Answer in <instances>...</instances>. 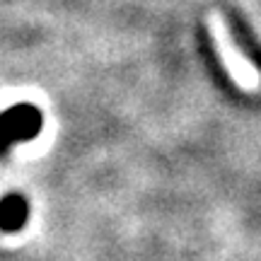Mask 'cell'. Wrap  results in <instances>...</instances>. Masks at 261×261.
<instances>
[{
	"instance_id": "obj_1",
	"label": "cell",
	"mask_w": 261,
	"mask_h": 261,
	"mask_svg": "<svg viewBox=\"0 0 261 261\" xmlns=\"http://www.w3.org/2000/svg\"><path fill=\"white\" fill-rule=\"evenodd\" d=\"M211 39H213L215 48H218V56L223 61L227 75L240 85V90H244V92H259L261 90L259 68L242 54L237 39L232 37V32H230V27H227V22L223 17L211 19Z\"/></svg>"
}]
</instances>
